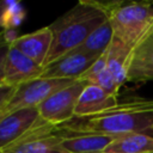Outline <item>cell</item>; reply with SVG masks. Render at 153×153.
Instances as JSON below:
<instances>
[{"label": "cell", "mask_w": 153, "mask_h": 153, "mask_svg": "<svg viewBox=\"0 0 153 153\" xmlns=\"http://www.w3.org/2000/svg\"><path fill=\"white\" fill-rule=\"evenodd\" d=\"M56 128L111 136L128 134L153 136V99H126L103 112L86 117H74Z\"/></svg>", "instance_id": "1"}, {"label": "cell", "mask_w": 153, "mask_h": 153, "mask_svg": "<svg viewBox=\"0 0 153 153\" xmlns=\"http://www.w3.org/2000/svg\"><path fill=\"white\" fill-rule=\"evenodd\" d=\"M43 67L11 45L5 63V85L18 87L42 76Z\"/></svg>", "instance_id": "9"}, {"label": "cell", "mask_w": 153, "mask_h": 153, "mask_svg": "<svg viewBox=\"0 0 153 153\" xmlns=\"http://www.w3.org/2000/svg\"><path fill=\"white\" fill-rule=\"evenodd\" d=\"M10 112H8V110H7V108H6V103H4L2 105H0V122L4 120V117L6 116V115H8Z\"/></svg>", "instance_id": "21"}, {"label": "cell", "mask_w": 153, "mask_h": 153, "mask_svg": "<svg viewBox=\"0 0 153 153\" xmlns=\"http://www.w3.org/2000/svg\"><path fill=\"white\" fill-rule=\"evenodd\" d=\"M17 87H12V86H7V85H2L0 86V105H2L4 103H6L14 93Z\"/></svg>", "instance_id": "20"}, {"label": "cell", "mask_w": 153, "mask_h": 153, "mask_svg": "<svg viewBox=\"0 0 153 153\" xmlns=\"http://www.w3.org/2000/svg\"><path fill=\"white\" fill-rule=\"evenodd\" d=\"M0 153H2V151H1V149H0Z\"/></svg>", "instance_id": "24"}, {"label": "cell", "mask_w": 153, "mask_h": 153, "mask_svg": "<svg viewBox=\"0 0 153 153\" xmlns=\"http://www.w3.org/2000/svg\"><path fill=\"white\" fill-rule=\"evenodd\" d=\"M98 57L99 56L84 53L79 49H73L47 65L43 69L42 78L79 80Z\"/></svg>", "instance_id": "7"}, {"label": "cell", "mask_w": 153, "mask_h": 153, "mask_svg": "<svg viewBox=\"0 0 153 153\" xmlns=\"http://www.w3.org/2000/svg\"><path fill=\"white\" fill-rule=\"evenodd\" d=\"M131 51L133 48H130L129 45H127L116 37L112 38L111 44L108 49L106 67L118 87H121L124 82H127L128 67L130 62Z\"/></svg>", "instance_id": "14"}, {"label": "cell", "mask_w": 153, "mask_h": 153, "mask_svg": "<svg viewBox=\"0 0 153 153\" xmlns=\"http://www.w3.org/2000/svg\"><path fill=\"white\" fill-rule=\"evenodd\" d=\"M72 79H48L37 78L19 85L13 96L6 102L8 112H13L24 108H38L47 98L55 92L72 85Z\"/></svg>", "instance_id": "4"}, {"label": "cell", "mask_w": 153, "mask_h": 153, "mask_svg": "<svg viewBox=\"0 0 153 153\" xmlns=\"http://www.w3.org/2000/svg\"><path fill=\"white\" fill-rule=\"evenodd\" d=\"M112 38H114V30L108 19L96 30H93L90 33V36L86 38V41L76 49L94 56H100L108 50Z\"/></svg>", "instance_id": "17"}, {"label": "cell", "mask_w": 153, "mask_h": 153, "mask_svg": "<svg viewBox=\"0 0 153 153\" xmlns=\"http://www.w3.org/2000/svg\"><path fill=\"white\" fill-rule=\"evenodd\" d=\"M103 153H153V136L128 134L116 137Z\"/></svg>", "instance_id": "15"}, {"label": "cell", "mask_w": 153, "mask_h": 153, "mask_svg": "<svg viewBox=\"0 0 153 153\" xmlns=\"http://www.w3.org/2000/svg\"><path fill=\"white\" fill-rule=\"evenodd\" d=\"M51 44L53 32L49 26H45L31 33L19 36L12 44V47H14L44 68V63L50 51Z\"/></svg>", "instance_id": "12"}, {"label": "cell", "mask_w": 153, "mask_h": 153, "mask_svg": "<svg viewBox=\"0 0 153 153\" xmlns=\"http://www.w3.org/2000/svg\"><path fill=\"white\" fill-rule=\"evenodd\" d=\"M60 143L61 135L56 127L42 120L2 153H54L61 148Z\"/></svg>", "instance_id": "6"}, {"label": "cell", "mask_w": 153, "mask_h": 153, "mask_svg": "<svg viewBox=\"0 0 153 153\" xmlns=\"http://www.w3.org/2000/svg\"><path fill=\"white\" fill-rule=\"evenodd\" d=\"M54 153H68V152H66V151H63L62 148H60L59 151H56V152H54Z\"/></svg>", "instance_id": "23"}, {"label": "cell", "mask_w": 153, "mask_h": 153, "mask_svg": "<svg viewBox=\"0 0 153 153\" xmlns=\"http://www.w3.org/2000/svg\"><path fill=\"white\" fill-rule=\"evenodd\" d=\"M105 20H108V13L104 2L93 0H81L59 17L49 25L53 32V44L44 67L80 47Z\"/></svg>", "instance_id": "2"}, {"label": "cell", "mask_w": 153, "mask_h": 153, "mask_svg": "<svg viewBox=\"0 0 153 153\" xmlns=\"http://www.w3.org/2000/svg\"><path fill=\"white\" fill-rule=\"evenodd\" d=\"M118 104V96L110 94L99 86L88 84L82 90L76 106L74 117H86L103 112Z\"/></svg>", "instance_id": "13"}, {"label": "cell", "mask_w": 153, "mask_h": 153, "mask_svg": "<svg viewBox=\"0 0 153 153\" xmlns=\"http://www.w3.org/2000/svg\"><path fill=\"white\" fill-rule=\"evenodd\" d=\"M61 135L60 147L68 153H103L118 136L97 133L72 131L56 128Z\"/></svg>", "instance_id": "10"}, {"label": "cell", "mask_w": 153, "mask_h": 153, "mask_svg": "<svg viewBox=\"0 0 153 153\" xmlns=\"http://www.w3.org/2000/svg\"><path fill=\"white\" fill-rule=\"evenodd\" d=\"M114 37L130 48L153 32V2H104Z\"/></svg>", "instance_id": "3"}, {"label": "cell", "mask_w": 153, "mask_h": 153, "mask_svg": "<svg viewBox=\"0 0 153 153\" xmlns=\"http://www.w3.org/2000/svg\"><path fill=\"white\" fill-rule=\"evenodd\" d=\"M87 85L84 80H75L72 85L55 92L47 98L39 106V116L45 122L59 127L74 118L78 99Z\"/></svg>", "instance_id": "5"}, {"label": "cell", "mask_w": 153, "mask_h": 153, "mask_svg": "<svg viewBox=\"0 0 153 153\" xmlns=\"http://www.w3.org/2000/svg\"><path fill=\"white\" fill-rule=\"evenodd\" d=\"M153 80V32L131 51L127 81L145 84Z\"/></svg>", "instance_id": "11"}, {"label": "cell", "mask_w": 153, "mask_h": 153, "mask_svg": "<svg viewBox=\"0 0 153 153\" xmlns=\"http://www.w3.org/2000/svg\"><path fill=\"white\" fill-rule=\"evenodd\" d=\"M26 11L20 2L17 1H5V8L1 18L2 30H17L19 25L24 22Z\"/></svg>", "instance_id": "18"}, {"label": "cell", "mask_w": 153, "mask_h": 153, "mask_svg": "<svg viewBox=\"0 0 153 153\" xmlns=\"http://www.w3.org/2000/svg\"><path fill=\"white\" fill-rule=\"evenodd\" d=\"M41 121L38 108H24L6 115L0 122V149L4 152Z\"/></svg>", "instance_id": "8"}, {"label": "cell", "mask_w": 153, "mask_h": 153, "mask_svg": "<svg viewBox=\"0 0 153 153\" xmlns=\"http://www.w3.org/2000/svg\"><path fill=\"white\" fill-rule=\"evenodd\" d=\"M4 8H5V1H0V27H1V18L4 13Z\"/></svg>", "instance_id": "22"}, {"label": "cell", "mask_w": 153, "mask_h": 153, "mask_svg": "<svg viewBox=\"0 0 153 153\" xmlns=\"http://www.w3.org/2000/svg\"><path fill=\"white\" fill-rule=\"evenodd\" d=\"M11 45L5 42L2 32L0 33V86L5 85V63Z\"/></svg>", "instance_id": "19"}, {"label": "cell", "mask_w": 153, "mask_h": 153, "mask_svg": "<svg viewBox=\"0 0 153 153\" xmlns=\"http://www.w3.org/2000/svg\"><path fill=\"white\" fill-rule=\"evenodd\" d=\"M109 49V48H108ZM106 57H108V50L97 59V61L82 74L80 80H84L88 84L99 86L104 91H106L110 94L118 96L120 87L115 82L111 73L109 72L106 67Z\"/></svg>", "instance_id": "16"}]
</instances>
